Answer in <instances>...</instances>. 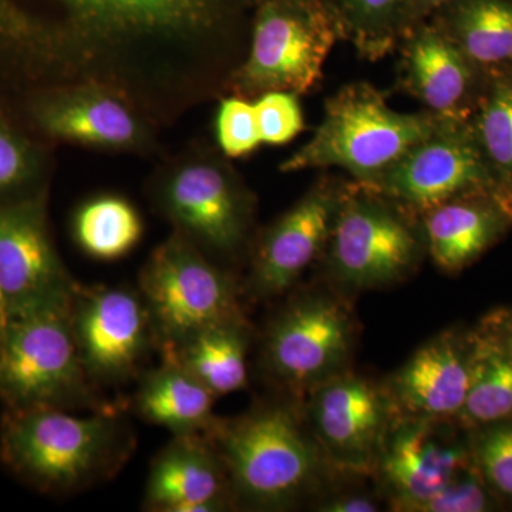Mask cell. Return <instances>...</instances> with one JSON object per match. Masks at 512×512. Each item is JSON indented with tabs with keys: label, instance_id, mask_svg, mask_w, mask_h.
<instances>
[{
	"label": "cell",
	"instance_id": "8",
	"mask_svg": "<svg viewBox=\"0 0 512 512\" xmlns=\"http://www.w3.org/2000/svg\"><path fill=\"white\" fill-rule=\"evenodd\" d=\"M137 289L153 320L160 353L212 326L247 320L234 278L175 232L148 256Z\"/></svg>",
	"mask_w": 512,
	"mask_h": 512
},
{
	"label": "cell",
	"instance_id": "4",
	"mask_svg": "<svg viewBox=\"0 0 512 512\" xmlns=\"http://www.w3.org/2000/svg\"><path fill=\"white\" fill-rule=\"evenodd\" d=\"M427 111L400 113L372 84L342 87L325 103V116L311 140L285 158L282 173L340 168L353 181L369 184L436 130Z\"/></svg>",
	"mask_w": 512,
	"mask_h": 512
},
{
	"label": "cell",
	"instance_id": "18",
	"mask_svg": "<svg viewBox=\"0 0 512 512\" xmlns=\"http://www.w3.org/2000/svg\"><path fill=\"white\" fill-rule=\"evenodd\" d=\"M453 421L399 419L384 444L376 471L394 511L413 512L473 463L470 444L448 431Z\"/></svg>",
	"mask_w": 512,
	"mask_h": 512
},
{
	"label": "cell",
	"instance_id": "38",
	"mask_svg": "<svg viewBox=\"0 0 512 512\" xmlns=\"http://www.w3.org/2000/svg\"><path fill=\"white\" fill-rule=\"evenodd\" d=\"M0 322H2V312H0Z\"/></svg>",
	"mask_w": 512,
	"mask_h": 512
},
{
	"label": "cell",
	"instance_id": "19",
	"mask_svg": "<svg viewBox=\"0 0 512 512\" xmlns=\"http://www.w3.org/2000/svg\"><path fill=\"white\" fill-rule=\"evenodd\" d=\"M473 350V333L456 330L421 346L386 386L397 420L457 423L470 387Z\"/></svg>",
	"mask_w": 512,
	"mask_h": 512
},
{
	"label": "cell",
	"instance_id": "28",
	"mask_svg": "<svg viewBox=\"0 0 512 512\" xmlns=\"http://www.w3.org/2000/svg\"><path fill=\"white\" fill-rule=\"evenodd\" d=\"M473 338L471 382L457 419L468 430L512 420V357L483 330Z\"/></svg>",
	"mask_w": 512,
	"mask_h": 512
},
{
	"label": "cell",
	"instance_id": "22",
	"mask_svg": "<svg viewBox=\"0 0 512 512\" xmlns=\"http://www.w3.org/2000/svg\"><path fill=\"white\" fill-rule=\"evenodd\" d=\"M137 380L134 412L173 436L205 433L217 419V397L173 359L161 357L160 366L144 370Z\"/></svg>",
	"mask_w": 512,
	"mask_h": 512
},
{
	"label": "cell",
	"instance_id": "7",
	"mask_svg": "<svg viewBox=\"0 0 512 512\" xmlns=\"http://www.w3.org/2000/svg\"><path fill=\"white\" fill-rule=\"evenodd\" d=\"M254 9L247 55L232 74L229 92L245 99L311 92L342 39L329 6L323 0H261Z\"/></svg>",
	"mask_w": 512,
	"mask_h": 512
},
{
	"label": "cell",
	"instance_id": "11",
	"mask_svg": "<svg viewBox=\"0 0 512 512\" xmlns=\"http://www.w3.org/2000/svg\"><path fill=\"white\" fill-rule=\"evenodd\" d=\"M70 319L80 362L96 387L138 379L158 352L153 320L137 288L79 285Z\"/></svg>",
	"mask_w": 512,
	"mask_h": 512
},
{
	"label": "cell",
	"instance_id": "10",
	"mask_svg": "<svg viewBox=\"0 0 512 512\" xmlns=\"http://www.w3.org/2000/svg\"><path fill=\"white\" fill-rule=\"evenodd\" d=\"M13 97L29 126L49 143L143 156L160 147L156 121L109 87L69 84Z\"/></svg>",
	"mask_w": 512,
	"mask_h": 512
},
{
	"label": "cell",
	"instance_id": "29",
	"mask_svg": "<svg viewBox=\"0 0 512 512\" xmlns=\"http://www.w3.org/2000/svg\"><path fill=\"white\" fill-rule=\"evenodd\" d=\"M470 124L488 167L512 194V70L488 74Z\"/></svg>",
	"mask_w": 512,
	"mask_h": 512
},
{
	"label": "cell",
	"instance_id": "1",
	"mask_svg": "<svg viewBox=\"0 0 512 512\" xmlns=\"http://www.w3.org/2000/svg\"><path fill=\"white\" fill-rule=\"evenodd\" d=\"M245 0H0V89L109 87L158 126L228 90Z\"/></svg>",
	"mask_w": 512,
	"mask_h": 512
},
{
	"label": "cell",
	"instance_id": "17",
	"mask_svg": "<svg viewBox=\"0 0 512 512\" xmlns=\"http://www.w3.org/2000/svg\"><path fill=\"white\" fill-rule=\"evenodd\" d=\"M399 83L423 110L439 120L470 121L487 74L434 20L417 23L402 37Z\"/></svg>",
	"mask_w": 512,
	"mask_h": 512
},
{
	"label": "cell",
	"instance_id": "27",
	"mask_svg": "<svg viewBox=\"0 0 512 512\" xmlns=\"http://www.w3.org/2000/svg\"><path fill=\"white\" fill-rule=\"evenodd\" d=\"M326 5L338 22L340 37L369 62L392 53L412 28L409 0H326Z\"/></svg>",
	"mask_w": 512,
	"mask_h": 512
},
{
	"label": "cell",
	"instance_id": "25",
	"mask_svg": "<svg viewBox=\"0 0 512 512\" xmlns=\"http://www.w3.org/2000/svg\"><path fill=\"white\" fill-rule=\"evenodd\" d=\"M251 326L244 322L212 326L160 353L180 363L215 397L239 392L248 386V348Z\"/></svg>",
	"mask_w": 512,
	"mask_h": 512
},
{
	"label": "cell",
	"instance_id": "15",
	"mask_svg": "<svg viewBox=\"0 0 512 512\" xmlns=\"http://www.w3.org/2000/svg\"><path fill=\"white\" fill-rule=\"evenodd\" d=\"M80 284L63 264L47 220V194L0 205L2 320L72 302Z\"/></svg>",
	"mask_w": 512,
	"mask_h": 512
},
{
	"label": "cell",
	"instance_id": "37",
	"mask_svg": "<svg viewBox=\"0 0 512 512\" xmlns=\"http://www.w3.org/2000/svg\"><path fill=\"white\" fill-rule=\"evenodd\" d=\"M245 2L248 3L249 8H255V6L258 5L261 0H245Z\"/></svg>",
	"mask_w": 512,
	"mask_h": 512
},
{
	"label": "cell",
	"instance_id": "39",
	"mask_svg": "<svg viewBox=\"0 0 512 512\" xmlns=\"http://www.w3.org/2000/svg\"><path fill=\"white\" fill-rule=\"evenodd\" d=\"M323 2H325V3H326V0H323Z\"/></svg>",
	"mask_w": 512,
	"mask_h": 512
},
{
	"label": "cell",
	"instance_id": "30",
	"mask_svg": "<svg viewBox=\"0 0 512 512\" xmlns=\"http://www.w3.org/2000/svg\"><path fill=\"white\" fill-rule=\"evenodd\" d=\"M471 458L497 498L512 501V420L473 429Z\"/></svg>",
	"mask_w": 512,
	"mask_h": 512
},
{
	"label": "cell",
	"instance_id": "2",
	"mask_svg": "<svg viewBox=\"0 0 512 512\" xmlns=\"http://www.w3.org/2000/svg\"><path fill=\"white\" fill-rule=\"evenodd\" d=\"M117 407L76 416L63 409H3L0 463L37 493L70 495L111 480L136 450Z\"/></svg>",
	"mask_w": 512,
	"mask_h": 512
},
{
	"label": "cell",
	"instance_id": "14",
	"mask_svg": "<svg viewBox=\"0 0 512 512\" xmlns=\"http://www.w3.org/2000/svg\"><path fill=\"white\" fill-rule=\"evenodd\" d=\"M309 393L306 426L326 463L350 473L376 471L397 421L386 386L342 372Z\"/></svg>",
	"mask_w": 512,
	"mask_h": 512
},
{
	"label": "cell",
	"instance_id": "32",
	"mask_svg": "<svg viewBox=\"0 0 512 512\" xmlns=\"http://www.w3.org/2000/svg\"><path fill=\"white\" fill-rule=\"evenodd\" d=\"M262 143L284 146L291 143L305 128L298 94L268 92L254 99Z\"/></svg>",
	"mask_w": 512,
	"mask_h": 512
},
{
	"label": "cell",
	"instance_id": "34",
	"mask_svg": "<svg viewBox=\"0 0 512 512\" xmlns=\"http://www.w3.org/2000/svg\"><path fill=\"white\" fill-rule=\"evenodd\" d=\"M319 511L323 512H375L379 511V504L366 494H340L328 498L319 504Z\"/></svg>",
	"mask_w": 512,
	"mask_h": 512
},
{
	"label": "cell",
	"instance_id": "12",
	"mask_svg": "<svg viewBox=\"0 0 512 512\" xmlns=\"http://www.w3.org/2000/svg\"><path fill=\"white\" fill-rule=\"evenodd\" d=\"M353 343V323L328 295L295 299L266 330L261 366L269 379L295 394L311 392L343 372Z\"/></svg>",
	"mask_w": 512,
	"mask_h": 512
},
{
	"label": "cell",
	"instance_id": "26",
	"mask_svg": "<svg viewBox=\"0 0 512 512\" xmlns=\"http://www.w3.org/2000/svg\"><path fill=\"white\" fill-rule=\"evenodd\" d=\"M72 235L90 258L116 261L137 247L143 237V221L127 198L100 194L74 211Z\"/></svg>",
	"mask_w": 512,
	"mask_h": 512
},
{
	"label": "cell",
	"instance_id": "24",
	"mask_svg": "<svg viewBox=\"0 0 512 512\" xmlns=\"http://www.w3.org/2000/svg\"><path fill=\"white\" fill-rule=\"evenodd\" d=\"M431 20L487 76L512 70V0H457Z\"/></svg>",
	"mask_w": 512,
	"mask_h": 512
},
{
	"label": "cell",
	"instance_id": "21",
	"mask_svg": "<svg viewBox=\"0 0 512 512\" xmlns=\"http://www.w3.org/2000/svg\"><path fill=\"white\" fill-rule=\"evenodd\" d=\"M426 252L444 272L463 271L512 227V194L473 192L430 208L419 217Z\"/></svg>",
	"mask_w": 512,
	"mask_h": 512
},
{
	"label": "cell",
	"instance_id": "9",
	"mask_svg": "<svg viewBox=\"0 0 512 512\" xmlns=\"http://www.w3.org/2000/svg\"><path fill=\"white\" fill-rule=\"evenodd\" d=\"M414 215L372 188L343 185L325 252L330 271L352 289L402 281L426 252Z\"/></svg>",
	"mask_w": 512,
	"mask_h": 512
},
{
	"label": "cell",
	"instance_id": "35",
	"mask_svg": "<svg viewBox=\"0 0 512 512\" xmlns=\"http://www.w3.org/2000/svg\"><path fill=\"white\" fill-rule=\"evenodd\" d=\"M480 330L512 357V311L494 312L485 319Z\"/></svg>",
	"mask_w": 512,
	"mask_h": 512
},
{
	"label": "cell",
	"instance_id": "31",
	"mask_svg": "<svg viewBox=\"0 0 512 512\" xmlns=\"http://www.w3.org/2000/svg\"><path fill=\"white\" fill-rule=\"evenodd\" d=\"M215 136L218 150L227 158H242L254 153L261 146L255 104L241 96L225 97L215 117Z\"/></svg>",
	"mask_w": 512,
	"mask_h": 512
},
{
	"label": "cell",
	"instance_id": "5",
	"mask_svg": "<svg viewBox=\"0 0 512 512\" xmlns=\"http://www.w3.org/2000/svg\"><path fill=\"white\" fill-rule=\"evenodd\" d=\"M69 303L9 316L0 322L3 409L100 410L99 387L84 372Z\"/></svg>",
	"mask_w": 512,
	"mask_h": 512
},
{
	"label": "cell",
	"instance_id": "33",
	"mask_svg": "<svg viewBox=\"0 0 512 512\" xmlns=\"http://www.w3.org/2000/svg\"><path fill=\"white\" fill-rule=\"evenodd\" d=\"M495 498L471 463L413 512H483L491 510Z\"/></svg>",
	"mask_w": 512,
	"mask_h": 512
},
{
	"label": "cell",
	"instance_id": "36",
	"mask_svg": "<svg viewBox=\"0 0 512 512\" xmlns=\"http://www.w3.org/2000/svg\"><path fill=\"white\" fill-rule=\"evenodd\" d=\"M454 2H457V0H409L412 28L417 23L426 22V20L433 18L440 10L447 8Z\"/></svg>",
	"mask_w": 512,
	"mask_h": 512
},
{
	"label": "cell",
	"instance_id": "20",
	"mask_svg": "<svg viewBox=\"0 0 512 512\" xmlns=\"http://www.w3.org/2000/svg\"><path fill=\"white\" fill-rule=\"evenodd\" d=\"M144 510L217 512L234 507L227 470L205 434H178L151 461Z\"/></svg>",
	"mask_w": 512,
	"mask_h": 512
},
{
	"label": "cell",
	"instance_id": "16",
	"mask_svg": "<svg viewBox=\"0 0 512 512\" xmlns=\"http://www.w3.org/2000/svg\"><path fill=\"white\" fill-rule=\"evenodd\" d=\"M343 185L323 178L262 232L248 281L256 298L282 295L325 252Z\"/></svg>",
	"mask_w": 512,
	"mask_h": 512
},
{
	"label": "cell",
	"instance_id": "3",
	"mask_svg": "<svg viewBox=\"0 0 512 512\" xmlns=\"http://www.w3.org/2000/svg\"><path fill=\"white\" fill-rule=\"evenodd\" d=\"M205 437L227 470L234 507L278 511L315 490L326 460L292 407L271 403L217 417Z\"/></svg>",
	"mask_w": 512,
	"mask_h": 512
},
{
	"label": "cell",
	"instance_id": "13",
	"mask_svg": "<svg viewBox=\"0 0 512 512\" xmlns=\"http://www.w3.org/2000/svg\"><path fill=\"white\" fill-rule=\"evenodd\" d=\"M362 185L380 192L416 218L461 195L507 191L488 167L470 121L446 120H440L436 130L390 170Z\"/></svg>",
	"mask_w": 512,
	"mask_h": 512
},
{
	"label": "cell",
	"instance_id": "23",
	"mask_svg": "<svg viewBox=\"0 0 512 512\" xmlns=\"http://www.w3.org/2000/svg\"><path fill=\"white\" fill-rule=\"evenodd\" d=\"M52 147L29 126L15 97L0 89V205L49 194Z\"/></svg>",
	"mask_w": 512,
	"mask_h": 512
},
{
	"label": "cell",
	"instance_id": "6",
	"mask_svg": "<svg viewBox=\"0 0 512 512\" xmlns=\"http://www.w3.org/2000/svg\"><path fill=\"white\" fill-rule=\"evenodd\" d=\"M148 195L175 234L211 259L232 258L248 244L254 197L217 150L192 147L161 165Z\"/></svg>",
	"mask_w": 512,
	"mask_h": 512
}]
</instances>
